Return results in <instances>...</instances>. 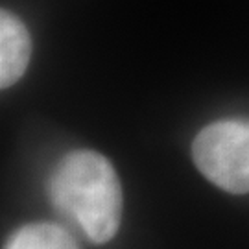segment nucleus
<instances>
[{
    "instance_id": "3",
    "label": "nucleus",
    "mask_w": 249,
    "mask_h": 249,
    "mask_svg": "<svg viewBox=\"0 0 249 249\" xmlns=\"http://www.w3.org/2000/svg\"><path fill=\"white\" fill-rule=\"evenodd\" d=\"M32 39L22 20L11 11H0V87L15 85L28 69Z\"/></svg>"
},
{
    "instance_id": "2",
    "label": "nucleus",
    "mask_w": 249,
    "mask_h": 249,
    "mask_svg": "<svg viewBox=\"0 0 249 249\" xmlns=\"http://www.w3.org/2000/svg\"><path fill=\"white\" fill-rule=\"evenodd\" d=\"M196 168L229 194H249V120L227 118L205 125L192 142Z\"/></svg>"
},
{
    "instance_id": "4",
    "label": "nucleus",
    "mask_w": 249,
    "mask_h": 249,
    "mask_svg": "<svg viewBox=\"0 0 249 249\" xmlns=\"http://www.w3.org/2000/svg\"><path fill=\"white\" fill-rule=\"evenodd\" d=\"M4 249H80V246L61 225L39 222L17 229L9 236Z\"/></svg>"
},
{
    "instance_id": "1",
    "label": "nucleus",
    "mask_w": 249,
    "mask_h": 249,
    "mask_svg": "<svg viewBox=\"0 0 249 249\" xmlns=\"http://www.w3.org/2000/svg\"><path fill=\"white\" fill-rule=\"evenodd\" d=\"M50 203L78 225L87 240L106 244L120 229L124 194L116 170L92 150L67 153L48 179Z\"/></svg>"
}]
</instances>
